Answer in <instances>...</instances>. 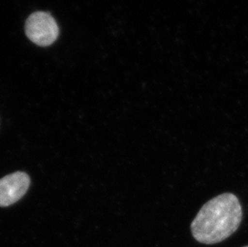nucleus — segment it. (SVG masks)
<instances>
[{
    "label": "nucleus",
    "instance_id": "1",
    "mask_svg": "<svg viewBox=\"0 0 248 247\" xmlns=\"http://www.w3.org/2000/svg\"><path fill=\"white\" fill-rule=\"evenodd\" d=\"M243 210L239 198L224 193L205 203L191 223L195 240L206 245L226 240L239 229Z\"/></svg>",
    "mask_w": 248,
    "mask_h": 247
},
{
    "label": "nucleus",
    "instance_id": "2",
    "mask_svg": "<svg viewBox=\"0 0 248 247\" xmlns=\"http://www.w3.org/2000/svg\"><path fill=\"white\" fill-rule=\"evenodd\" d=\"M25 33L31 42L40 47H47L57 40L59 27L49 13L37 12L27 19Z\"/></svg>",
    "mask_w": 248,
    "mask_h": 247
},
{
    "label": "nucleus",
    "instance_id": "3",
    "mask_svg": "<svg viewBox=\"0 0 248 247\" xmlns=\"http://www.w3.org/2000/svg\"><path fill=\"white\" fill-rule=\"evenodd\" d=\"M30 183V177L24 172H16L0 179V207H7L21 199Z\"/></svg>",
    "mask_w": 248,
    "mask_h": 247
},
{
    "label": "nucleus",
    "instance_id": "4",
    "mask_svg": "<svg viewBox=\"0 0 248 247\" xmlns=\"http://www.w3.org/2000/svg\"><path fill=\"white\" fill-rule=\"evenodd\" d=\"M248 247V246H247V247Z\"/></svg>",
    "mask_w": 248,
    "mask_h": 247
}]
</instances>
